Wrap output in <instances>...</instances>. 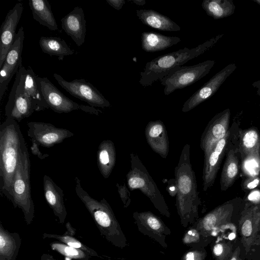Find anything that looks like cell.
Returning a JSON list of instances; mask_svg holds the SVG:
<instances>
[{"instance_id":"23","label":"cell","mask_w":260,"mask_h":260,"mask_svg":"<svg viewBox=\"0 0 260 260\" xmlns=\"http://www.w3.org/2000/svg\"><path fill=\"white\" fill-rule=\"evenodd\" d=\"M180 41L178 37L167 36L154 31H144L141 34L142 48L147 52L164 50Z\"/></svg>"},{"instance_id":"1","label":"cell","mask_w":260,"mask_h":260,"mask_svg":"<svg viewBox=\"0 0 260 260\" xmlns=\"http://www.w3.org/2000/svg\"><path fill=\"white\" fill-rule=\"evenodd\" d=\"M175 182L177 213L182 226L187 228L199 218L198 210L201 204L195 173L190 162L189 144L183 146L175 168Z\"/></svg>"},{"instance_id":"16","label":"cell","mask_w":260,"mask_h":260,"mask_svg":"<svg viewBox=\"0 0 260 260\" xmlns=\"http://www.w3.org/2000/svg\"><path fill=\"white\" fill-rule=\"evenodd\" d=\"M230 116V110L226 109L216 114L209 122L200 139V147L204 155L228 133Z\"/></svg>"},{"instance_id":"18","label":"cell","mask_w":260,"mask_h":260,"mask_svg":"<svg viewBox=\"0 0 260 260\" xmlns=\"http://www.w3.org/2000/svg\"><path fill=\"white\" fill-rule=\"evenodd\" d=\"M230 137V132L218 141L206 154L204 155L203 172V190L206 191L214 184L224 155Z\"/></svg>"},{"instance_id":"22","label":"cell","mask_w":260,"mask_h":260,"mask_svg":"<svg viewBox=\"0 0 260 260\" xmlns=\"http://www.w3.org/2000/svg\"><path fill=\"white\" fill-rule=\"evenodd\" d=\"M139 20L145 25L161 31H177L180 27L168 17L153 10H136Z\"/></svg>"},{"instance_id":"24","label":"cell","mask_w":260,"mask_h":260,"mask_svg":"<svg viewBox=\"0 0 260 260\" xmlns=\"http://www.w3.org/2000/svg\"><path fill=\"white\" fill-rule=\"evenodd\" d=\"M17 232L11 233L0 222V260H16L21 244Z\"/></svg>"},{"instance_id":"47","label":"cell","mask_w":260,"mask_h":260,"mask_svg":"<svg viewBox=\"0 0 260 260\" xmlns=\"http://www.w3.org/2000/svg\"><path fill=\"white\" fill-rule=\"evenodd\" d=\"M40 260H57L53 256L49 254L43 253L41 256Z\"/></svg>"},{"instance_id":"8","label":"cell","mask_w":260,"mask_h":260,"mask_svg":"<svg viewBox=\"0 0 260 260\" xmlns=\"http://www.w3.org/2000/svg\"><path fill=\"white\" fill-rule=\"evenodd\" d=\"M215 63L208 60L190 66L177 67L160 80L164 86V93L168 95L175 90L188 86L208 74Z\"/></svg>"},{"instance_id":"27","label":"cell","mask_w":260,"mask_h":260,"mask_svg":"<svg viewBox=\"0 0 260 260\" xmlns=\"http://www.w3.org/2000/svg\"><path fill=\"white\" fill-rule=\"evenodd\" d=\"M39 45L44 53L50 56H56L60 61L62 60L64 56L75 53L74 50L60 37L43 36L40 39Z\"/></svg>"},{"instance_id":"28","label":"cell","mask_w":260,"mask_h":260,"mask_svg":"<svg viewBox=\"0 0 260 260\" xmlns=\"http://www.w3.org/2000/svg\"><path fill=\"white\" fill-rule=\"evenodd\" d=\"M225 228L222 229L220 232H223L222 236H217L212 241L211 246L212 255L213 260H229L233 252L235 246L233 239L230 236L236 234L226 233Z\"/></svg>"},{"instance_id":"13","label":"cell","mask_w":260,"mask_h":260,"mask_svg":"<svg viewBox=\"0 0 260 260\" xmlns=\"http://www.w3.org/2000/svg\"><path fill=\"white\" fill-rule=\"evenodd\" d=\"M27 135L31 141L48 148L74 135L67 129L57 127L49 123L30 121L27 123Z\"/></svg>"},{"instance_id":"42","label":"cell","mask_w":260,"mask_h":260,"mask_svg":"<svg viewBox=\"0 0 260 260\" xmlns=\"http://www.w3.org/2000/svg\"><path fill=\"white\" fill-rule=\"evenodd\" d=\"M246 256L240 241L235 245L233 252L229 260H245Z\"/></svg>"},{"instance_id":"36","label":"cell","mask_w":260,"mask_h":260,"mask_svg":"<svg viewBox=\"0 0 260 260\" xmlns=\"http://www.w3.org/2000/svg\"><path fill=\"white\" fill-rule=\"evenodd\" d=\"M214 238L202 235L192 226L184 232L182 237L183 244L190 248H205Z\"/></svg>"},{"instance_id":"7","label":"cell","mask_w":260,"mask_h":260,"mask_svg":"<svg viewBox=\"0 0 260 260\" xmlns=\"http://www.w3.org/2000/svg\"><path fill=\"white\" fill-rule=\"evenodd\" d=\"M44 110L25 91L22 72L19 68L5 106V116L7 118L19 122L34 112Z\"/></svg>"},{"instance_id":"33","label":"cell","mask_w":260,"mask_h":260,"mask_svg":"<svg viewBox=\"0 0 260 260\" xmlns=\"http://www.w3.org/2000/svg\"><path fill=\"white\" fill-rule=\"evenodd\" d=\"M19 69L22 72L24 87L26 92L45 109L49 108L39 88L37 83L38 76H36L33 70L31 69H26L22 64Z\"/></svg>"},{"instance_id":"43","label":"cell","mask_w":260,"mask_h":260,"mask_svg":"<svg viewBox=\"0 0 260 260\" xmlns=\"http://www.w3.org/2000/svg\"><path fill=\"white\" fill-rule=\"evenodd\" d=\"M31 145L30 146V151L32 154L36 156L40 159H43L49 156V154L47 153H43L39 148V145L34 141H31Z\"/></svg>"},{"instance_id":"45","label":"cell","mask_w":260,"mask_h":260,"mask_svg":"<svg viewBox=\"0 0 260 260\" xmlns=\"http://www.w3.org/2000/svg\"><path fill=\"white\" fill-rule=\"evenodd\" d=\"M106 2L117 10H120L125 3L124 0H106Z\"/></svg>"},{"instance_id":"20","label":"cell","mask_w":260,"mask_h":260,"mask_svg":"<svg viewBox=\"0 0 260 260\" xmlns=\"http://www.w3.org/2000/svg\"><path fill=\"white\" fill-rule=\"evenodd\" d=\"M145 135L151 148L166 158L169 151V140L164 123L159 120L149 122L145 129Z\"/></svg>"},{"instance_id":"44","label":"cell","mask_w":260,"mask_h":260,"mask_svg":"<svg viewBox=\"0 0 260 260\" xmlns=\"http://www.w3.org/2000/svg\"><path fill=\"white\" fill-rule=\"evenodd\" d=\"M246 260H260V249L252 248L246 256Z\"/></svg>"},{"instance_id":"6","label":"cell","mask_w":260,"mask_h":260,"mask_svg":"<svg viewBox=\"0 0 260 260\" xmlns=\"http://www.w3.org/2000/svg\"><path fill=\"white\" fill-rule=\"evenodd\" d=\"M130 158L131 169L126 176L128 188L140 190L160 214L169 218L170 212L165 199L146 167L137 154L131 153Z\"/></svg>"},{"instance_id":"2","label":"cell","mask_w":260,"mask_h":260,"mask_svg":"<svg viewBox=\"0 0 260 260\" xmlns=\"http://www.w3.org/2000/svg\"><path fill=\"white\" fill-rule=\"evenodd\" d=\"M26 144L17 121L6 118L0 125V193L11 202L15 174Z\"/></svg>"},{"instance_id":"15","label":"cell","mask_w":260,"mask_h":260,"mask_svg":"<svg viewBox=\"0 0 260 260\" xmlns=\"http://www.w3.org/2000/svg\"><path fill=\"white\" fill-rule=\"evenodd\" d=\"M236 68V64L231 63L217 73L185 102L182 111L187 112L212 96Z\"/></svg>"},{"instance_id":"31","label":"cell","mask_w":260,"mask_h":260,"mask_svg":"<svg viewBox=\"0 0 260 260\" xmlns=\"http://www.w3.org/2000/svg\"><path fill=\"white\" fill-rule=\"evenodd\" d=\"M201 6L207 15L214 19L231 16L236 9L232 0H204Z\"/></svg>"},{"instance_id":"40","label":"cell","mask_w":260,"mask_h":260,"mask_svg":"<svg viewBox=\"0 0 260 260\" xmlns=\"http://www.w3.org/2000/svg\"><path fill=\"white\" fill-rule=\"evenodd\" d=\"M260 184V178L257 176L247 177L243 184V187L247 190H253Z\"/></svg>"},{"instance_id":"38","label":"cell","mask_w":260,"mask_h":260,"mask_svg":"<svg viewBox=\"0 0 260 260\" xmlns=\"http://www.w3.org/2000/svg\"><path fill=\"white\" fill-rule=\"evenodd\" d=\"M205 248H190L182 255L180 260H206Z\"/></svg>"},{"instance_id":"29","label":"cell","mask_w":260,"mask_h":260,"mask_svg":"<svg viewBox=\"0 0 260 260\" xmlns=\"http://www.w3.org/2000/svg\"><path fill=\"white\" fill-rule=\"evenodd\" d=\"M239 172V164L236 152L230 149L226 155L220 177V188L225 191L235 181Z\"/></svg>"},{"instance_id":"46","label":"cell","mask_w":260,"mask_h":260,"mask_svg":"<svg viewBox=\"0 0 260 260\" xmlns=\"http://www.w3.org/2000/svg\"><path fill=\"white\" fill-rule=\"evenodd\" d=\"M252 85L256 91V94L260 95V80L254 82Z\"/></svg>"},{"instance_id":"34","label":"cell","mask_w":260,"mask_h":260,"mask_svg":"<svg viewBox=\"0 0 260 260\" xmlns=\"http://www.w3.org/2000/svg\"><path fill=\"white\" fill-rule=\"evenodd\" d=\"M24 40V28L21 26L16 33L14 43L8 51L4 64L19 69L22 64V52Z\"/></svg>"},{"instance_id":"32","label":"cell","mask_w":260,"mask_h":260,"mask_svg":"<svg viewBox=\"0 0 260 260\" xmlns=\"http://www.w3.org/2000/svg\"><path fill=\"white\" fill-rule=\"evenodd\" d=\"M67 231L62 235L44 233L42 237L45 239H54L63 243L68 246L80 249L88 252L91 256L99 257L98 253L93 249L87 246L75 237L76 230L69 222L66 224Z\"/></svg>"},{"instance_id":"35","label":"cell","mask_w":260,"mask_h":260,"mask_svg":"<svg viewBox=\"0 0 260 260\" xmlns=\"http://www.w3.org/2000/svg\"><path fill=\"white\" fill-rule=\"evenodd\" d=\"M52 250L59 253L69 260H89L91 255L87 252L71 247L59 241L50 243Z\"/></svg>"},{"instance_id":"49","label":"cell","mask_w":260,"mask_h":260,"mask_svg":"<svg viewBox=\"0 0 260 260\" xmlns=\"http://www.w3.org/2000/svg\"><path fill=\"white\" fill-rule=\"evenodd\" d=\"M129 1L139 6H143L146 4L145 0H129Z\"/></svg>"},{"instance_id":"5","label":"cell","mask_w":260,"mask_h":260,"mask_svg":"<svg viewBox=\"0 0 260 260\" xmlns=\"http://www.w3.org/2000/svg\"><path fill=\"white\" fill-rule=\"evenodd\" d=\"M30 164L26 146H24L19 157L12 187V203L15 208L23 212L24 220L30 224L35 216V207L31 198L30 184Z\"/></svg>"},{"instance_id":"12","label":"cell","mask_w":260,"mask_h":260,"mask_svg":"<svg viewBox=\"0 0 260 260\" xmlns=\"http://www.w3.org/2000/svg\"><path fill=\"white\" fill-rule=\"evenodd\" d=\"M238 223L240 241L246 257L260 233V205H245Z\"/></svg>"},{"instance_id":"26","label":"cell","mask_w":260,"mask_h":260,"mask_svg":"<svg viewBox=\"0 0 260 260\" xmlns=\"http://www.w3.org/2000/svg\"><path fill=\"white\" fill-rule=\"evenodd\" d=\"M28 5L32 17L40 24L51 30H57L58 27L51 10V5L47 0H29Z\"/></svg>"},{"instance_id":"39","label":"cell","mask_w":260,"mask_h":260,"mask_svg":"<svg viewBox=\"0 0 260 260\" xmlns=\"http://www.w3.org/2000/svg\"><path fill=\"white\" fill-rule=\"evenodd\" d=\"M116 187L119 194L120 198L125 208H127L131 204V194L129 190L127 188L125 184L120 185L118 183H116Z\"/></svg>"},{"instance_id":"17","label":"cell","mask_w":260,"mask_h":260,"mask_svg":"<svg viewBox=\"0 0 260 260\" xmlns=\"http://www.w3.org/2000/svg\"><path fill=\"white\" fill-rule=\"evenodd\" d=\"M23 6L22 3H16L7 13L1 27L0 69L2 67L7 53L13 45L16 36V29L20 21Z\"/></svg>"},{"instance_id":"50","label":"cell","mask_w":260,"mask_h":260,"mask_svg":"<svg viewBox=\"0 0 260 260\" xmlns=\"http://www.w3.org/2000/svg\"><path fill=\"white\" fill-rule=\"evenodd\" d=\"M253 1L260 5V0H253Z\"/></svg>"},{"instance_id":"3","label":"cell","mask_w":260,"mask_h":260,"mask_svg":"<svg viewBox=\"0 0 260 260\" xmlns=\"http://www.w3.org/2000/svg\"><path fill=\"white\" fill-rule=\"evenodd\" d=\"M76 194L90 214L100 234L113 245L124 248L127 240L109 203L105 198L98 201L92 198L82 187L80 179L75 178Z\"/></svg>"},{"instance_id":"10","label":"cell","mask_w":260,"mask_h":260,"mask_svg":"<svg viewBox=\"0 0 260 260\" xmlns=\"http://www.w3.org/2000/svg\"><path fill=\"white\" fill-rule=\"evenodd\" d=\"M53 77L58 84L72 96L87 103L90 106L108 108L110 102L92 84L84 79L71 81L64 80L60 75L54 73Z\"/></svg>"},{"instance_id":"21","label":"cell","mask_w":260,"mask_h":260,"mask_svg":"<svg viewBox=\"0 0 260 260\" xmlns=\"http://www.w3.org/2000/svg\"><path fill=\"white\" fill-rule=\"evenodd\" d=\"M43 189L45 200L58 218L60 223H64L67 212L63 201V192L48 176L43 177Z\"/></svg>"},{"instance_id":"14","label":"cell","mask_w":260,"mask_h":260,"mask_svg":"<svg viewBox=\"0 0 260 260\" xmlns=\"http://www.w3.org/2000/svg\"><path fill=\"white\" fill-rule=\"evenodd\" d=\"M133 217L139 231L167 248L166 238L171 231L161 218L151 211L134 212Z\"/></svg>"},{"instance_id":"19","label":"cell","mask_w":260,"mask_h":260,"mask_svg":"<svg viewBox=\"0 0 260 260\" xmlns=\"http://www.w3.org/2000/svg\"><path fill=\"white\" fill-rule=\"evenodd\" d=\"M61 26L78 46L85 42L86 33V20L82 8L76 7L61 19Z\"/></svg>"},{"instance_id":"11","label":"cell","mask_w":260,"mask_h":260,"mask_svg":"<svg viewBox=\"0 0 260 260\" xmlns=\"http://www.w3.org/2000/svg\"><path fill=\"white\" fill-rule=\"evenodd\" d=\"M235 208L230 202L220 205L199 218L192 225L202 235L215 238L221 228L232 222Z\"/></svg>"},{"instance_id":"48","label":"cell","mask_w":260,"mask_h":260,"mask_svg":"<svg viewBox=\"0 0 260 260\" xmlns=\"http://www.w3.org/2000/svg\"><path fill=\"white\" fill-rule=\"evenodd\" d=\"M252 248L260 249V233L257 235Z\"/></svg>"},{"instance_id":"41","label":"cell","mask_w":260,"mask_h":260,"mask_svg":"<svg viewBox=\"0 0 260 260\" xmlns=\"http://www.w3.org/2000/svg\"><path fill=\"white\" fill-rule=\"evenodd\" d=\"M245 205H260V190L253 189L247 197Z\"/></svg>"},{"instance_id":"37","label":"cell","mask_w":260,"mask_h":260,"mask_svg":"<svg viewBox=\"0 0 260 260\" xmlns=\"http://www.w3.org/2000/svg\"><path fill=\"white\" fill-rule=\"evenodd\" d=\"M19 69L11 68L5 64H3L1 68L0 72V101L2 100L8 85L15 74H16Z\"/></svg>"},{"instance_id":"9","label":"cell","mask_w":260,"mask_h":260,"mask_svg":"<svg viewBox=\"0 0 260 260\" xmlns=\"http://www.w3.org/2000/svg\"><path fill=\"white\" fill-rule=\"evenodd\" d=\"M41 94L49 108L58 113L80 110L98 115L102 111L94 107L79 104L64 95L47 77H37Z\"/></svg>"},{"instance_id":"4","label":"cell","mask_w":260,"mask_h":260,"mask_svg":"<svg viewBox=\"0 0 260 260\" xmlns=\"http://www.w3.org/2000/svg\"><path fill=\"white\" fill-rule=\"evenodd\" d=\"M223 36L218 35L197 47L189 49L185 47L177 51L160 55L147 62L140 72L139 83L143 86H151L160 80L174 69L182 66L210 49Z\"/></svg>"},{"instance_id":"25","label":"cell","mask_w":260,"mask_h":260,"mask_svg":"<svg viewBox=\"0 0 260 260\" xmlns=\"http://www.w3.org/2000/svg\"><path fill=\"white\" fill-rule=\"evenodd\" d=\"M97 164L103 177L107 179L111 175L116 162V149L110 140H103L97 151Z\"/></svg>"},{"instance_id":"51","label":"cell","mask_w":260,"mask_h":260,"mask_svg":"<svg viewBox=\"0 0 260 260\" xmlns=\"http://www.w3.org/2000/svg\"><path fill=\"white\" fill-rule=\"evenodd\" d=\"M112 260H125V259H112Z\"/></svg>"},{"instance_id":"30","label":"cell","mask_w":260,"mask_h":260,"mask_svg":"<svg viewBox=\"0 0 260 260\" xmlns=\"http://www.w3.org/2000/svg\"><path fill=\"white\" fill-rule=\"evenodd\" d=\"M239 150L242 158L251 155H260V135L255 128H250L241 133Z\"/></svg>"}]
</instances>
